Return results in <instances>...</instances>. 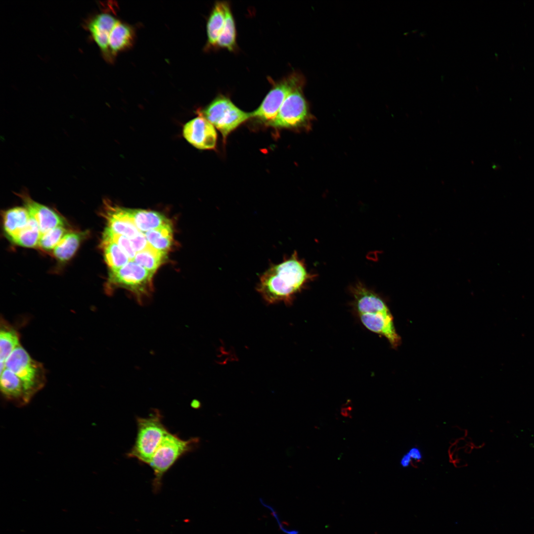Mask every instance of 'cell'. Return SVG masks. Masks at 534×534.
Returning <instances> with one entry per match:
<instances>
[{"mask_svg":"<svg viewBox=\"0 0 534 534\" xmlns=\"http://www.w3.org/2000/svg\"><path fill=\"white\" fill-rule=\"evenodd\" d=\"M412 462L413 461L410 456L406 452L401 456L400 460V464L401 467L407 468L410 466Z\"/></svg>","mask_w":534,"mask_h":534,"instance_id":"cell-27","label":"cell"},{"mask_svg":"<svg viewBox=\"0 0 534 534\" xmlns=\"http://www.w3.org/2000/svg\"><path fill=\"white\" fill-rule=\"evenodd\" d=\"M136 436L127 455L149 464L162 440L169 431L163 424L162 415L157 409H154L147 417H136Z\"/></svg>","mask_w":534,"mask_h":534,"instance_id":"cell-4","label":"cell"},{"mask_svg":"<svg viewBox=\"0 0 534 534\" xmlns=\"http://www.w3.org/2000/svg\"><path fill=\"white\" fill-rule=\"evenodd\" d=\"M182 133L185 139L197 149L211 150L216 146L215 127L201 115L187 122L183 126Z\"/></svg>","mask_w":534,"mask_h":534,"instance_id":"cell-10","label":"cell"},{"mask_svg":"<svg viewBox=\"0 0 534 534\" xmlns=\"http://www.w3.org/2000/svg\"><path fill=\"white\" fill-rule=\"evenodd\" d=\"M0 389L5 399L16 406H25L30 401L22 380L6 368L0 372Z\"/></svg>","mask_w":534,"mask_h":534,"instance_id":"cell-12","label":"cell"},{"mask_svg":"<svg viewBox=\"0 0 534 534\" xmlns=\"http://www.w3.org/2000/svg\"><path fill=\"white\" fill-rule=\"evenodd\" d=\"M66 233L64 226L52 228L41 234L38 246L44 250H53Z\"/></svg>","mask_w":534,"mask_h":534,"instance_id":"cell-25","label":"cell"},{"mask_svg":"<svg viewBox=\"0 0 534 534\" xmlns=\"http://www.w3.org/2000/svg\"><path fill=\"white\" fill-rule=\"evenodd\" d=\"M84 234L75 231L67 232L53 250L55 257L62 262L71 259L77 250Z\"/></svg>","mask_w":534,"mask_h":534,"instance_id":"cell-20","label":"cell"},{"mask_svg":"<svg viewBox=\"0 0 534 534\" xmlns=\"http://www.w3.org/2000/svg\"><path fill=\"white\" fill-rule=\"evenodd\" d=\"M30 215L24 207H15L3 212L4 230L11 241L27 224Z\"/></svg>","mask_w":534,"mask_h":534,"instance_id":"cell-14","label":"cell"},{"mask_svg":"<svg viewBox=\"0 0 534 534\" xmlns=\"http://www.w3.org/2000/svg\"><path fill=\"white\" fill-rule=\"evenodd\" d=\"M225 2H217L210 14L207 24L208 44L217 45L225 22Z\"/></svg>","mask_w":534,"mask_h":534,"instance_id":"cell-19","label":"cell"},{"mask_svg":"<svg viewBox=\"0 0 534 534\" xmlns=\"http://www.w3.org/2000/svg\"><path fill=\"white\" fill-rule=\"evenodd\" d=\"M406 452L413 461H420L423 458V454L421 449L417 446L410 447Z\"/></svg>","mask_w":534,"mask_h":534,"instance_id":"cell-26","label":"cell"},{"mask_svg":"<svg viewBox=\"0 0 534 534\" xmlns=\"http://www.w3.org/2000/svg\"><path fill=\"white\" fill-rule=\"evenodd\" d=\"M315 276L294 251L281 262L270 264L259 276L256 289L268 304L289 303Z\"/></svg>","mask_w":534,"mask_h":534,"instance_id":"cell-1","label":"cell"},{"mask_svg":"<svg viewBox=\"0 0 534 534\" xmlns=\"http://www.w3.org/2000/svg\"><path fill=\"white\" fill-rule=\"evenodd\" d=\"M41 235L38 223L30 215L27 224L11 241L21 246L35 247L38 246Z\"/></svg>","mask_w":534,"mask_h":534,"instance_id":"cell-23","label":"cell"},{"mask_svg":"<svg viewBox=\"0 0 534 534\" xmlns=\"http://www.w3.org/2000/svg\"><path fill=\"white\" fill-rule=\"evenodd\" d=\"M153 275L142 266L130 261L123 267L110 270L108 289L111 291L115 287L125 289L132 293L138 303L142 304L152 292Z\"/></svg>","mask_w":534,"mask_h":534,"instance_id":"cell-5","label":"cell"},{"mask_svg":"<svg viewBox=\"0 0 534 534\" xmlns=\"http://www.w3.org/2000/svg\"><path fill=\"white\" fill-rule=\"evenodd\" d=\"M353 305L363 325L370 331L384 336L394 347L400 339L394 327L393 316L383 300L360 282L352 285Z\"/></svg>","mask_w":534,"mask_h":534,"instance_id":"cell-2","label":"cell"},{"mask_svg":"<svg viewBox=\"0 0 534 534\" xmlns=\"http://www.w3.org/2000/svg\"><path fill=\"white\" fill-rule=\"evenodd\" d=\"M118 21L109 13H101L93 17L88 24V29L92 38L107 57H109V35Z\"/></svg>","mask_w":534,"mask_h":534,"instance_id":"cell-13","label":"cell"},{"mask_svg":"<svg viewBox=\"0 0 534 534\" xmlns=\"http://www.w3.org/2000/svg\"><path fill=\"white\" fill-rule=\"evenodd\" d=\"M200 441L198 437L184 440L170 432L164 437L148 464L154 472L152 486L155 492L160 490L165 474L182 456L197 449Z\"/></svg>","mask_w":534,"mask_h":534,"instance_id":"cell-3","label":"cell"},{"mask_svg":"<svg viewBox=\"0 0 534 534\" xmlns=\"http://www.w3.org/2000/svg\"><path fill=\"white\" fill-rule=\"evenodd\" d=\"M101 246L104 260L110 270L118 269L130 261L128 256L115 242L102 239Z\"/></svg>","mask_w":534,"mask_h":534,"instance_id":"cell-21","label":"cell"},{"mask_svg":"<svg viewBox=\"0 0 534 534\" xmlns=\"http://www.w3.org/2000/svg\"><path fill=\"white\" fill-rule=\"evenodd\" d=\"M351 410V407L348 408H342L341 409V413L343 416H348L350 415V412Z\"/></svg>","mask_w":534,"mask_h":534,"instance_id":"cell-28","label":"cell"},{"mask_svg":"<svg viewBox=\"0 0 534 534\" xmlns=\"http://www.w3.org/2000/svg\"><path fill=\"white\" fill-rule=\"evenodd\" d=\"M225 12L224 24L217 45L227 48L229 50H233L236 44L235 23L229 5L225 2Z\"/></svg>","mask_w":534,"mask_h":534,"instance_id":"cell-22","label":"cell"},{"mask_svg":"<svg viewBox=\"0 0 534 534\" xmlns=\"http://www.w3.org/2000/svg\"><path fill=\"white\" fill-rule=\"evenodd\" d=\"M167 254L152 248L137 253L134 262L154 274L166 261Z\"/></svg>","mask_w":534,"mask_h":534,"instance_id":"cell-24","label":"cell"},{"mask_svg":"<svg viewBox=\"0 0 534 534\" xmlns=\"http://www.w3.org/2000/svg\"><path fill=\"white\" fill-rule=\"evenodd\" d=\"M133 37L134 33L132 28L118 20L109 37V57L130 46L132 43Z\"/></svg>","mask_w":534,"mask_h":534,"instance_id":"cell-16","label":"cell"},{"mask_svg":"<svg viewBox=\"0 0 534 534\" xmlns=\"http://www.w3.org/2000/svg\"><path fill=\"white\" fill-rule=\"evenodd\" d=\"M0 330V372L5 368V362L12 352L20 344L18 332L4 321Z\"/></svg>","mask_w":534,"mask_h":534,"instance_id":"cell-17","label":"cell"},{"mask_svg":"<svg viewBox=\"0 0 534 534\" xmlns=\"http://www.w3.org/2000/svg\"><path fill=\"white\" fill-rule=\"evenodd\" d=\"M149 244L155 250L167 253L173 243V229L171 222L144 232Z\"/></svg>","mask_w":534,"mask_h":534,"instance_id":"cell-18","label":"cell"},{"mask_svg":"<svg viewBox=\"0 0 534 534\" xmlns=\"http://www.w3.org/2000/svg\"><path fill=\"white\" fill-rule=\"evenodd\" d=\"M25 207L38 223L41 234L59 226H64L63 219L49 208L33 200L27 192L18 194Z\"/></svg>","mask_w":534,"mask_h":534,"instance_id":"cell-11","label":"cell"},{"mask_svg":"<svg viewBox=\"0 0 534 534\" xmlns=\"http://www.w3.org/2000/svg\"><path fill=\"white\" fill-rule=\"evenodd\" d=\"M304 83L301 75L294 73L274 84L259 107L251 112V118L267 125L275 118L288 94Z\"/></svg>","mask_w":534,"mask_h":534,"instance_id":"cell-9","label":"cell"},{"mask_svg":"<svg viewBox=\"0 0 534 534\" xmlns=\"http://www.w3.org/2000/svg\"><path fill=\"white\" fill-rule=\"evenodd\" d=\"M5 364L22 380L30 400L44 386L46 380L43 364L33 359L21 345L12 352Z\"/></svg>","mask_w":534,"mask_h":534,"instance_id":"cell-6","label":"cell"},{"mask_svg":"<svg viewBox=\"0 0 534 534\" xmlns=\"http://www.w3.org/2000/svg\"><path fill=\"white\" fill-rule=\"evenodd\" d=\"M125 208L135 226L143 232L157 228L171 222L163 214L156 211Z\"/></svg>","mask_w":534,"mask_h":534,"instance_id":"cell-15","label":"cell"},{"mask_svg":"<svg viewBox=\"0 0 534 534\" xmlns=\"http://www.w3.org/2000/svg\"><path fill=\"white\" fill-rule=\"evenodd\" d=\"M303 85L292 90L282 104L275 118L268 126L276 128L297 129L305 126L310 119L308 103L302 91Z\"/></svg>","mask_w":534,"mask_h":534,"instance_id":"cell-8","label":"cell"},{"mask_svg":"<svg viewBox=\"0 0 534 534\" xmlns=\"http://www.w3.org/2000/svg\"><path fill=\"white\" fill-rule=\"evenodd\" d=\"M198 112L220 131L224 141L231 132L251 118V113L241 110L230 99L222 95L217 96Z\"/></svg>","mask_w":534,"mask_h":534,"instance_id":"cell-7","label":"cell"}]
</instances>
